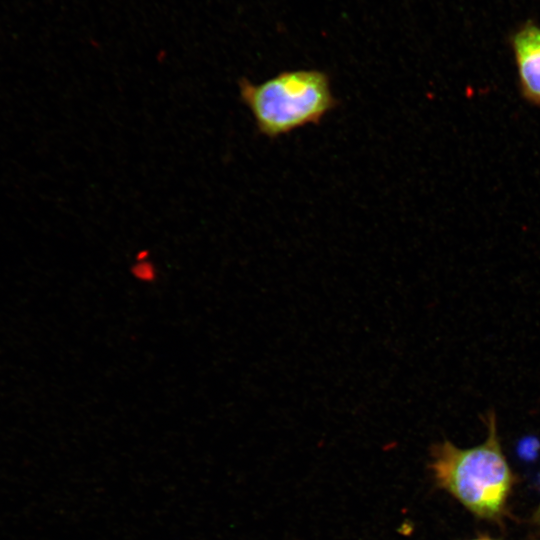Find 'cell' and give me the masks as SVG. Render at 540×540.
<instances>
[{
  "label": "cell",
  "instance_id": "obj_6",
  "mask_svg": "<svg viewBox=\"0 0 540 540\" xmlns=\"http://www.w3.org/2000/svg\"><path fill=\"white\" fill-rule=\"evenodd\" d=\"M534 521L540 526V505L534 514Z\"/></svg>",
  "mask_w": 540,
  "mask_h": 540
},
{
  "label": "cell",
  "instance_id": "obj_3",
  "mask_svg": "<svg viewBox=\"0 0 540 540\" xmlns=\"http://www.w3.org/2000/svg\"><path fill=\"white\" fill-rule=\"evenodd\" d=\"M522 95L540 106V28L528 23L512 37Z\"/></svg>",
  "mask_w": 540,
  "mask_h": 540
},
{
  "label": "cell",
  "instance_id": "obj_4",
  "mask_svg": "<svg viewBox=\"0 0 540 540\" xmlns=\"http://www.w3.org/2000/svg\"><path fill=\"white\" fill-rule=\"evenodd\" d=\"M133 275L142 282H152L156 278L155 270L150 265H138L133 269Z\"/></svg>",
  "mask_w": 540,
  "mask_h": 540
},
{
  "label": "cell",
  "instance_id": "obj_5",
  "mask_svg": "<svg viewBox=\"0 0 540 540\" xmlns=\"http://www.w3.org/2000/svg\"><path fill=\"white\" fill-rule=\"evenodd\" d=\"M538 442L533 438L523 440L519 446V453L523 458H533L538 450Z\"/></svg>",
  "mask_w": 540,
  "mask_h": 540
},
{
  "label": "cell",
  "instance_id": "obj_7",
  "mask_svg": "<svg viewBox=\"0 0 540 540\" xmlns=\"http://www.w3.org/2000/svg\"><path fill=\"white\" fill-rule=\"evenodd\" d=\"M471 540H495V539L483 536V537H479V538H475V539H471Z\"/></svg>",
  "mask_w": 540,
  "mask_h": 540
},
{
  "label": "cell",
  "instance_id": "obj_1",
  "mask_svg": "<svg viewBox=\"0 0 540 540\" xmlns=\"http://www.w3.org/2000/svg\"><path fill=\"white\" fill-rule=\"evenodd\" d=\"M488 435L478 446L462 449L449 441L431 448L429 464L437 487L477 517L499 520L515 482L497 433L496 416L484 418Z\"/></svg>",
  "mask_w": 540,
  "mask_h": 540
},
{
  "label": "cell",
  "instance_id": "obj_2",
  "mask_svg": "<svg viewBox=\"0 0 540 540\" xmlns=\"http://www.w3.org/2000/svg\"><path fill=\"white\" fill-rule=\"evenodd\" d=\"M239 94L258 132L269 138L318 124L339 104L328 75L319 70L284 71L259 84L242 78Z\"/></svg>",
  "mask_w": 540,
  "mask_h": 540
}]
</instances>
